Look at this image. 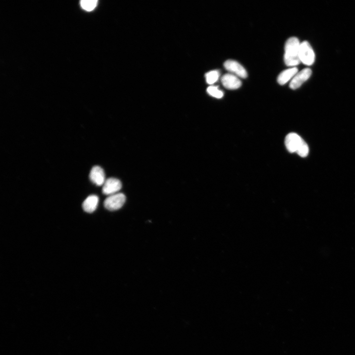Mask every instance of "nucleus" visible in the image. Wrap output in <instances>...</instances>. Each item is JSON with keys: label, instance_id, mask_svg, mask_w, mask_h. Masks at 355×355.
I'll return each mask as SVG.
<instances>
[{"label": "nucleus", "instance_id": "f257e3e1", "mask_svg": "<svg viewBox=\"0 0 355 355\" xmlns=\"http://www.w3.org/2000/svg\"><path fill=\"white\" fill-rule=\"evenodd\" d=\"M300 45V43L296 37L290 38L287 41L285 46L284 61L287 66L295 67L301 63L299 59Z\"/></svg>", "mask_w": 355, "mask_h": 355}, {"label": "nucleus", "instance_id": "f03ea898", "mask_svg": "<svg viewBox=\"0 0 355 355\" xmlns=\"http://www.w3.org/2000/svg\"><path fill=\"white\" fill-rule=\"evenodd\" d=\"M299 59L301 63L307 66L312 65L315 62V55L314 50L307 41L300 43Z\"/></svg>", "mask_w": 355, "mask_h": 355}, {"label": "nucleus", "instance_id": "7ed1b4c3", "mask_svg": "<svg viewBox=\"0 0 355 355\" xmlns=\"http://www.w3.org/2000/svg\"><path fill=\"white\" fill-rule=\"evenodd\" d=\"M126 201L125 195L122 193H118L109 196L104 201V207L108 210L116 211L121 209Z\"/></svg>", "mask_w": 355, "mask_h": 355}, {"label": "nucleus", "instance_id": "20e7f679", "mask_svg": "<svg viewBox=\"0 0 355 355\" xmlns=\"http://www.w3.org/2000/svg\"><path fill=\"white\" fill-rule=\"evenodd\" d=\"M304 141L303 139L296 133H291L286 137L285 145L290 153H296Z\"/></svg>", "mask_w": 355, "mask_h": 355}, {"label": "nucleus", "instance_id": "39448f33", "mask_svg": "<svg viewBox=\"0 0 355 355\" xmlns=\"http://www.w3.org/2000/svg\"><path fill=\"white\" fill-rule=\"evenodd\" d=\"M312 74V71L310 68L304 69L298 72L291 80L290 87L292 89H296L308 81Z\"/></svg>", "mask_w": 355, "mask_h": 355}, {"label": "nucleus", "instance_id": "423d86ee", "mask_svg": "<svg viewBox=\"0 0 355 355\" xmlns=\"http://www.w3.org/2000/svg\"><path fill=\"white\" fill-rule=\"evenodd\" d=\"M103 186V193L109 196L118 193L122 188L121 181L114 178L106 180Z\"/></svg>", "mask_w": 355, "mask_h": 355}, {"label": "nucleus", "instance_id": "0eeeda50", "mask_svg": "<svg viewBox=\"0 0 355 355\" xmlns=\"http://www.w3.org/2000/svg\"><path fill=\"white\" fill-rule=\"evenodd\" d=\"M225 68L229 72L233 73L235 76L245 79L248 77L247 73L245 68L238 62L229 60L224 63Z\"/></svg>", "mask_w": 355, "mask_h": 355}, {"label": "nucleus", "instance_id": "6e6552de", "mask_svg": "<svg viewBox=\"0 0 355 355\" xmlns=\"http://www.w3.org/2000/svg\"><path fill=\"white\" fill-rule=\"evenodd\" d=\"M89 178L93 183L98 186L104 185L106 180L104 169L99 166L94 167L92 168Z\"/></svg>", "mask_w": 355, "mask_h": 355}, {"label": "nucleus", "instance_id": "1a4fd4ad", "mask_svg": "<svg viewBox=\"0 0 355 355\" xmlns=\"http://www.w3.org/2000/svg\"><path fill=\"white\" fill-rule=\"evenodd\" d=\"M223 85L226 88L234 90L239 88L242 85L241 81L237 76L230 74L224 75L221 79Z\"/></svg>", "mask_w": 355, "mask_h": 355}, {"label": "nucleus", "instance_id": "9d476101", "mask_svg": "<svg viewBox=\"0 0 355 355\" xmlns=\"http://www.w3.org/2000/svg\"><path fill=\"white\" fill-rule=\"evenodd\" d=\"M99 198L97 195H91L87 197L83 202L84 210L89 213L94 212L98 207Z\"/></svg>", "mask_w": 355, "mask_h": 355}, {"label": "nucleus", "instance_id": "9b49d317", "mask_svg": "<svg viewBox=\"0 0 355 355\" xmlns=\"http://www.w3.org/2000/svg\"><path fill=\"white\" fill-rule=\"evenodd\" d=\"M297 73L298 69L296 67L287 69L279 75L277 79L278 83L280 85H284L291 79L292 80Z\"/></svg>", "mask_w": 355, "mask_h": 355}, {"label": "nucleus", "instance_id": "f8f14e48", "mask_svg": "<svg viewBox=\"0 0 355 355\" xmlns=\"http://www.w3.org/2000/svg\"><path fill=\"white\" fill-rule=\"evenodd\" d=\"M97 3V0H82L81 1V6L84 10L90 12L96 8Z\"/></svg>", "mask_w": 355, "mask_h": 355}, {"label": "nucleus", "instance_id": "ddd939ff", "mask_svg": "<svg viewBox=\"0 0 355 355\" xmlns=\"http://www.w3.org/2000/svg\"><path fill=\"white\" fill-rule=\"evenodd\" d=\"M206 77L207 83L209 84H212L218 80L220 73L217 70L212 71L208 73Z\"/></svg>", "mask_w": 355, "mask_h": 355}, {"label": "nucleus", "instance_id": "4468645a", "mask_svg": "<svg viewBox=\"0 0 355 355\" xmlns=\"http://www.w3.org/2000/svg\"><path fill=\"white\" fill-rule=\"evenodd\" d=\"M310 151V148L307 143L304 141L302 144L301 145L299 149L296 151V153L298 155L302 158L307 157Z\"/></svg>", "mask_w": 355, "mask_h": 355}, {"label": "nucleus", "instance_id": "2eb2a0df", "mask_svg": "<svg viewBox=\"0 0 355 355\" xmlns=\"http://www.w3.org/2000/svg\"><path fill=\"white\" fill-rule=\"evenodd\" d=\"M207 91L210 95L216 98H222L224 96L223 92L220 90L217 86H209L208 88Z\"/></svg>", "mask_w": 355, "mask_h": 355}]
</instances>
